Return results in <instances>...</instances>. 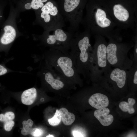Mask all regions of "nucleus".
Listing matches in <instances>:
<instances>
[{"instance_id":"obj_1","label":"nucleus","mask_w":137,"mask_h":137,"mask_svg":"<svg viewBox=\"0 0 137 137\" xmlns=\"http://www.w3.org/2000/svg\"><path fill=\"white\" fill-rule=\"evenodd\" d=\"M86 8V14L82 24L91 35H99L108 39L122 42L120 30L110 16L105 6L89 3Z\"/></svg>"},{"instance_id":"obj_2","label":"nucleus","mask_w":137,"mask_h":137,"mask_svg":"<svg viewBox=\"0 0 137 137\" xmlns=\"http://www.w3.org/2000/svg\"><path fill=\"white\" fill-rule=\"evenodd\" d=\"M91 35L89 31L85 29L82 32L73 34L70 42V56L78 73L84 77H90L92 71Z\"/></svg>"},{"instance_id":"obj_3","label":"nucleus","mask_w":137,"mask_h":137,"mask_svg":"<svg viewBox=\"0 0 137 137\" xmlns=\"http://www.w3.org/2000/svg\"><path fill=\"white\" fill-rule=\"evenodd\" d=\"M45 68L65 80L78 81L80 79L69 54L53 48H50L43 55Z\"/></svg>"},{"instance_id":"obj_4","label":"nucleus","mask_w":137,"mask_h":137,"mask_svg":"<svg viewBox=\"0 0 137 137\" xmlns=\"http://www.w3.org/2000/svg\"><path fill=\"white\" fill-rule=\"evenodd\" d=\"M134 44L119 42L113 39H109L107 46V59L109 65L113 68L128 70L133 61L128 56Z\"/></svg>"},{"instance_id":"obj_5","label":"nucleus","mask_w":137,"mask_h":137,"mask_svg":"<svg viewBox=\"0 0 137 137\" xmlns=\"http://www.w3.org/2000/svg\"><path fill=\"white\" fill-rule=\"evenodd\" d=\"M36 18L33 25L42 27L44 30L56 28H62L65 21L60 12L58 4L50 0L41 8L35 11Z\"/></svg>"},{"instance_id":"obj_6","label":"nucleus","mask_w":137,"mask_h":137,"mask_svg":"<svg viewBox=\"0 0 137 137\" xmlns=\"http://www.w3.org/2000/svg\"><path fill=\"white\" fill-rule=\"evenodd\" d=\"M85 0H60L58 4L59 10L65 21L68 23L69 32L78 31L82 24Z\"/></svg>"},{"instance_id":"obj_7","label":"nucleus","mask_w":137,"mask_h":137,"mask_svg":"<svg viewBox=\"0 0 137 137\" xmlns=\"http://www.w3.org/2000/svg\"><path fill=\"white\" fill-rule=\"evenodd\" d=\"M73 34L62 28H56L44 30L42 35L35 36L41 45L69 55L70 42Z\"/></svg>"},{"instance_id":"obj_8","label":"nucleus","mask_w":137,"mask_h":137,"mask_svg":"<svg viewBox=\"0 0 137 137\" xmlns=\"http://www.w3.org/2000/svg\"><path fill=\"white\" fill-rule=\"evenodd\" d=\"M112 19L120 30H137V11L120 3L105 6Z\"/></svg>"},{"instance_id":"obj_9","label":"nucleus","mask_w":137,"mask_h":137,"mask_svg":"<svg viewBox=\"0 0 137 137\" xmlns=\"http://www.w3.org/2000/svg\"><path fill=\"white\" fill-rule=\"evenodd\" d=\"M95 42L92 47V71L90 78L98 79L104 72L112 67L109 64L107 59L106 38L101 35L94 36Z\"/></svg>"},{"instance_id":"obj_10","label":"nucleus","mask_w":137,"mask_h":137,"mask_svg":"<svg viewBox=\"0 0 137 137\" xmlns=\"http://www.w3.org/2000/svg\"><path fill=\"white\" fill-rule=\"evenodd\" d=\"M19 13L17 9H10L8 18L2 26L0 34L1 46H10L17 37L22 35L18 30L16 22V18Z\"/></svg>"},{"instance_id":"obj_11","label":"nucleus","mask_w":137,"mask_h":137,"mask_svg":"<svg viewBox=\"0 0 137 137\" xmlns=\"http://www.w3.org/2000/svg\"><path fill=\"white\" fill-rule=\"evenodd\" d=\"M38 75L54 90H60L64 87V83L61 80L64 79L57 76L47 68L45 67L42 68L38 72Z\"/></svg>"},{"instance_id":"obj_12","label":"nucleus","mask_w":137,"mask_h":137,"mask_svg":"<svg viewBox=\"0 0 137 137\" xmlns=\"http://www.w3.org/2000/svg\"><path fill=\"white\" fill-rule=\"evenodd\" d=\"M110 112L109 109L104 107L96 110L94 112V115L102 125L108 126L110 125L114 120L113 116L109 114Z\"/></svg>"},{"instance_id":"obj_13","label":"nucleus","mask_w":137,"mask_h":137,"mask_svg":"<svg viewBox=\"0 0 137 137\" xmlns=\"http://www.w3.org/2000/svg\"><path fill=\"white\" fill-rule=\"evenodd\" d=\"M89 103L93 107L99 109L107 107L109 104V100L106 95L96 93L91 96L89 100Z\"/></svg>"},{"instance_id":"obj_14","label":"nucleus","mask_w":137,"mask_h":137,"mask_svg":"<svg viewBox=\"0 0 137 137\" xmlns=\"http://www.w3.org/2000/svg\"><path fill=\"white\" fill-rule=\"evenodd\" d=\"M36 89L33 87L24 91L21 96V101L25 105H30L35 101L37 96Z\"/></svg>"},{"instance_id":"obj_15","label":"nucleus","mask_w":137,"mask_h":137,"mask_svg":"<svg viewBox=\"0 0 137 137\" xmlns=\"http://www.w3.org/2000/svg\"><path fill=\"white\" fill-rule=\"evenodd\" d=\"M50 0H32L30 2L25 4L19 11L20 13L26 10L32 9L36 11L41 8Z\"/></svg>"},{"instance_id":"obj_16","label":"nucleus","mask_w":137,"mask_h":137,"mask_svg":"<svg viewBox=\"0 0 137 137\" xmlns=\"http://www.w3.org/2000/svg\"><path fill=\"white\" fill-rule=\"evenodd\" d=\"M59 111L61 119L65 125H70L74 122L75 120V116L73 114L69 112L67 110L64 108H60Z\"/></svg>"},{"instance_id":"obj_17","label":"nucleus","mask_w":137,"mask_h":137,"mask_svg":"<svg viewBox=\"0 0 137 137\" xmlns=\"http://www.w3.org/2000/svg\"><path fill=\"white\" fill-rule=\"evenodd\" d=\"M128 100V103L125 101L121 102L119 104V107L123 112H128L129 114H133L135 112L133 106L135 102V100L133 98H129Z\"/></svg>"},{"instance_id":"obj_18","label":"nucleus","mask_w":137,"mask_h":137,"mask_svg":"<svg viewBox=\"0 0 137 137\" xmlns=\"http://www.w3.org/2000/svg\"><path fill=\"white\" fill-rule=\"evenodd\" d=\"M33 124V122L30 119H28L27 121H23L22 122L23 128L21 131V134L24 135L30 134Z\"/></svg>"},{"instance_id":"obj_19","label":"nucleus","mask_w":137,"mask_h":137,"mask_svg":"<svg viewBox=\"0 0 137 137\" xmlns=\"http://www.w3.org/2000/svg\"><path fill=\"white\" fill-rule=\"evenodd\" d=\"M61 117L59 111L56 110L54 116L51 118L48 119V122L50 125L52 126L58 125L60 123Z\"/></svg>"},{"instance_id":"obj_20","label":"nucleus","mask_w":137,"mask_h":137,"mask_svg":"<svg viewBox=\"0 0 137 137\" xmlns=\"http://www.w3.org/2000/svg\"><path fill=\"white\" fill-rule=\"evenodd\" d=\"M135 34L134 37V43L133 47V61L137 62V31L135 32Z\"/></svg>"},{"instance_id":"obj_21","label":"nucleus","mask_w":137,"mask_h":137,"mask_svg":"<svg viewBox=\"0 0 137 137\" xmlns=\"http://www.w3.org/2000/svg\"><path fill=\"white\" fill-rule=\"evenodd\" d=\"M4 123V129L7 131H11L14 125V122L12 120H8Z\"/></svg>"},{"instance_id":"obj_22","label":"nucleus","mask_w":137,"mask_h":137,"mask_svg":"<svg viewBox=\"0 0 137 137\" xmlns=\"http://www.w3.org/2000/svg\"><path fill=\"white\" fill-rule=\"evenodd\" d=\"M43 133L42 130L37 128H32L30 134L34 137H40Z\"/></svg>"},{"instance_id":"obj_23","label":"nucleus","mask_w":137,"mask_h":137,"mask_svg":"<svg viewBox=\"0 0 137 137\" xmlns=\"http://www.w3.org/2000/svg\"><path fill=\"white\" fill-rule=\"evenodd\" d=\"M4 115L8 121L12 120L15 118L14 114L12 112H7Z\"/></svg>"},{"instance_id":"obj_24","label":"nucleus","mask_w":137,"mask_h":137,"mask_svg":"<svg viewBox=\"0 0 137 137\" xmlns=\"http://www.w3.org/2000/svg\"><path fill=\"white\" fill-rule=\"evenodd\" d=\"M7 72V70L4 66L0 64V76L4 75Z\"/></svg>"},{"instance_id":"obj_25","label":"nucleus","mask_w":137,"mask_h":137,"mask_svg":"<svg viewBox=\"0 0 137 137\" xmlns=\"http://www.w3.org/2000/svg\"><path fill=\"white\" fill-rule=\"evenodd\" d=\"M4 11L1 9H0V27L2 26L4 22V17H3Z\"/></svg>"},{"instance_id":"obj_26","label":"nucleus","mask_w":137,"mask_h":137,"mask_svg":"<svg viewBox=\"0 0 137 137\" xmlns=\"http://www.w3.org/2000/svg\"><path fill=\"white\" fill-rule=\"evenodd\" d=\"M73 135L74 137H83L82 134L80 132L76 131H74L72 132Z\"/></svg>"},{"instance_id":"obj_27","label":"nucleus","mask_w":137,"mask_h":137,"mask_svg":"<svg viewBox=\"0 0 137 137\" xmlns=\"http://www.w3.org/2000/svg\"><path fill=\"white\" fill-rule=\"evenodd\" d=\"M46 137H54V136H53V135H47Z\"/></svg>"}]
</instances>
